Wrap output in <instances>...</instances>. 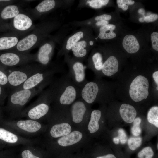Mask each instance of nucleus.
<instances>
[{"instance_id": "1", "label": "nucleus", "mask_w": 158, "mask_h": 158, "mask_svg": "<svg viewBox=\"0 0 158 158\" xmlns=\"http://www.w3.org/2000/svg\"><path fill=\"white\" fill-rule=\"evenodd\" d=\"M48 88L51 101L60 105H70L80 98L81 89L74 84L68 73L54 80Z\"/></svg>"}, {"instance_id": "2", "label": "nucleus", "mask_w": 158, "mask_h": 158, "mask_svg": "<svg viewBox=\"0 0 158 158\" xmlns=\"http://www.w3.org/2000/svg\"><path fill=\"white\" fill-rule=\"evenodd\" d=\"M61 70L57 67L50 69L47 68L31 76L22 85L12 90L30 89L40 86L45 87L50 85L54 80V75L61 72Z\"/></svg>"}, {"instance_id": "3", "label": "nucleus", "mask_w": 158, "mask_h": 158, "mask_svg": "<svg viewBox=\"0 0 158 158\" xmlns=\"http://www.w3.org/2000/svg\"><path fill=\"white\" fill-rule=\"evenodd\" d=\"M47 68L40 64L13 69L7 74L9 87L13 90L22 85L31 76Z\"/></svg>"}, {"instance_id": "4", "label": "nucleus", "mask_w": 158, "mask_h": 158, "mask_svg": "<svg viewBox=\"0 0 158 158\" xmlns=\"http://www.w3.org/2000/svg\"><path fill=\"white\" fill-rule=\"evenodd\" d=\"M45 87H36L30 89L12 90L9 97L10 106L13 111L22 108L32 97L40 93Z\"/></svg>"}, {"instance_id": "5", "label": "nucleus", "mask_w": 158, "mask_h": 158, "mask_svg": "<svg viewBox=\"0 0 158 158\" xmlns=\"http://www.w3.org/2000/svg\"><path fill=\"white\" fill-rule=\"evenodd\" d=\"M49 102H51V99L48 88L40 93L35 104L28 110V116L31 119L36 120L45 115L49 111Z\"/></svg>"}, {"instance_id": "6", "label": "nucleus", "mask_w": 158, "mask_h": 158, "mask_svg": "<svg viewBox=\"0 0 158 158\" xmlns=\"http://www.w3.org/2000/svg\"><path fill=\"white\" fill-rule=\"evenodd\" d=\"M149 87L147 79L143 76H138L130 85L129 94L131 98L137 102L146 99L149 95Z\"/></svg>"}, {"instance_id": "7", "label": "nucleus", "mask_w": 158, "mask_h": 158, "mask_svg": "<svg viewBox=\"0 0 158 158\" xmlns=\"http://www.w3.org/2000/svg\"><path fill=\"white\" fill-rule=\"evenodd\" d=\"M68 60V73L74 84L81 89L88 82L86 78L85 66L80 61L74 59Z\"/></svg>"}, {"instance_id": "8", "label": "nucleus", "mask_w": 158, "mask_h": 158, "mask_svg": "<svg viewBox=\"0 0 158 158\" xmlns=\"http://www.w3.org/2000/svg\"><path fill=\"white\" fill-rule=\"evenodd\" d=\"M34 58L32 56L14 52H8L0 55V61L3 65L13 67L25 63Z\"/></svg>"}, {"instance_id": "9", "label": "nucleus", "mask_w": 158, "mask_h": 158, "mask_svg": "<svg viewBox=\"0 0 158 158\" xmlns=\"http://www.w3.org/2000/svg\"><path fill=\"white\" fill-rule=\"evenodd\" d=\"M80 99L73 102L71 107L73 121L75 123L82 121L87 110L85 102L81 98Z\"/></svg>"}, {"instance_id": "10", "label": "nucleus", "mask_w": 158, "mask_h": 158, "mask_svg": "<svg viewBox=\"0 0 158 158\" xmlns=\"http://www.w3.org/2000/svg\"><path fill=\"white\" fill-rule=\"evenodd\" d=\"M118 65L116 58L111 56L103 63L101 72L106 76H111L118 71Z\"/></svg>"}, {"instance_id": "11", "label": "nucleus", "mask_w": 158, "mask_h": 158, "mask_svg": "<svg viewBox=\"0 0 158 158\" xmlns=\"http://www.w3.org/2000/svg\"><path fill=\"white\" fill-rule=\"evenodd\" d=\"M53 48L49 43H46L40 48L37 55V59L40 64L47 67L49 62Z\"/></svg>"}, {"instance_id": "12", "label": "nucleus", "mask_w": 158, "mask_h": 158, "mask_svg": "<svg viewBox=\"0 0 158 158\" xmlns=\"http://www.w3.org/2000/svg\"><path fill=\"white\" fill-rule=\"evenodd\" d=\"M82 136V134L80 132L74 131L59 138L57 140V142L61 146H68L79 142Z\"/></svg>"}, {"instance_id": "13", "label": "nucleus", "mask_w": 158, "mask_h": 158, "mask_svg": "<svg viewBox=\"0 0 158 158\" xmlns=\"http://www.w3.org/2000/svg\"><path fill=\"white\" fill-rule=\"evenodd\" d=\"M119 113L123 119L128 123L133 122L137 115L136 109L132 106L123 104L119 109Z\"/></svg>"}, {"instance_id": "14", "label": "nucleus", "mask_w": 158, "mask_h": 158, "mask_svg": "<svg viewBox=\"0 0 158 158\" xmlns=\"http://www.w3.org/2000/svg\"><path fill=\"white\" fill-rule=\"evenodd\" d=\"M13 26L16 29L24 31L28 30L32 26V21L27 15L19 13L13 19Z\"/></svg>"}, {"instance_id": "15", "label": "nucleus", "mask_w": 158, "mask_h": 158, "mask_svg": "<svg viewBox=\"0 0 158 158\" xmlns=\"http://www.w3.org/2000/svg\"><path fill=\"white\" fill-rule=\"evenodd\" d=\"M122 45L125 49L129 53H136L140 49L139 44L136 38L131 35H128L125 37Z\"/></svg>"}, {"instance_id": "16", "label": "nucleus", "mask_w": 158, "mask_h": 158, "mask_svg": "<svg viewBox=\"0 0 158 158\" xmlns=\"http://www.w3.org/2000/svg\"><path fill=\"white\" fill-rule=\"evenodd\" d=\"M37 40V37L35 35H29L18 42L16 45V49L21 52L27 51L35 44Z\"/></svg>"}, {"instance_id": "17", "label": "nucleus", "mask_w": 158, "mask_h": 158, "mask_svg": "<svg viewBox=\"0 0 158 158\" xmlns=\"http://www.w3.org/2000/svg\"><path fill=\"white\" fill-rule=\"evenodd\" d=\"M71 131V128L68 123H63L53 126L50 133L53 137L56 138L66 135L70 133Z\"/></svg>"}, {"instance_id": "18", "label": "nucleus", "mask_w": 158, "mask_h": 158, "mask_svg": "<svg viewBox=\"0 0 158 158\" xmlns=\"http://www.w3.org/2000/svg\"><path fill=\"white\" fill-rule=\"evenodd\" d=\"M17 125L21 129L29 133L36 132L41 127L39 123L31 120H20L18 121Z\"/></svg>"}, {"instance_id": "19", "label": "nucleus", "mask_w": 158, "mask_h": 158, "mask_svg": "<svg viewBox=\"0 0 158 158\" xmlns=\"http://www.w3.org/2000/svg\"><path fill=\"white\" fill-rule=\"evenodd\" d=\"M101 116V112L99 110L93 111L91 114L90 120L88 125V129L90 133L97 131L99 128L98 121Z\"/></svg>"}, {"instance_id": "20", "label": "nucleus", "mask_w": 158, "mask_h": 158, "mask_svg": "<svg viewBox=\"0 0 158 158\" xmlns=\"http://www.w3.org/2000/svg\"><path fill=\"white\" fill-rule=\"evenodd\" d=\"M87 42L85 40L78 41L72 47L71 49L74 56L78 58L84 57L87 55Z\"/></svg>"}, {"instance_id": "21", "label": "nucleus", "mask_w": 158, "mask_h": 158, "mask_svg": "<svg viewBox=\"0 0 158 158\" xmlns=\"http://www.w3.org/2000/svg\"><path fill=\"white\" fill-rule=\"evenodd\" d=\"M116 26L113 24H107L100 28L98 37L101 39H108L113 38L116 37V34L113 30Z\"/></svg>"}, {"instance_id": "22", "label": "nucleus", "mask_w": 158, "mask_h": 158, "mask_svg": "<svg viewBox=\"0 0 158 158\" xmlns=\"http://www.w3.org/2000/svg\"><path fill=\"white\" fill-rule=\"evenodd\" d=\"M18 7L15 5H10L6 6L2 11L1 16L4 19L14 18L19 14Z\"/></svg>"}, {"instance_id": "23", "label": "nucleus", "mask_w": 158, "mask_h": 158, "mask_svg": "<svg viewBox=\"0 0 158 158\" xmlns=\"http://www.w3.org/2000/svg\"><path fill=\"white\" fill-rule=\"evenodd\" d=\"M18 38L15 37H3L0 38V50L9 49L17 45Z\"/></svg>"}, {"instance_id": "24", "label": "nucleus", "mask_w": 158, "mask_h": 158, "mask_svg": "<svg viewBox=\"0 0 158 158\" xmlns=\"http://www.w3.org/2000/svg\"><path fill=\"white\" fill-rule=\"evenodd\" d=\"M0 139L9 143H14L17 141L18 138L13 133L0 128Z\"/></svg>"}, {"instance_id": "25", "label": "nucleus", "mask_w": 158, "mask_h": 158, "mask_svg": "<svg viewBox=\"0 0 158 158\" xmlns=\"http://www.w3.org/2000/svg\"><path fill=\"white\" fill-rule=\"evenodd\" d=\"M55 4L54 0H44L39 3L35 8L39 12H46L53 8L55 6Z\"/></svg>"}, {"instance_id": "26", "label": "nucleus", "mask_w": 158, "mask_h": 158, "mask_svg": "<svg viewBox=\"0 0 158 158\" xmlns=\"http://www.w3.org/2000/svg\"><path fill=\"white\" fill-rule=\"evenodd\" d=\"M147 119L150 123L158 127V106H154L150 109L148 112Z\"/></svg>"}, {"instance_id": "27", "label": "nucleus", "mask_w": 158, "mask_h": 158, "mask_svg": "<svg viewBox=\"0 0 158 158\" xmlns=\"http://www.w3.org/2000/svg\"><path fill=\"white\" fill-rule=\"evenodd\" d=\"M92 61L93 66V69L97 72L101 71L103 64V58L102 54L99 53L97 52L93 55Z\"/></svg>"}, {"instance_id": "28", "label": "nucleus", "mask_w": 158, "mask_h": 158, "mask_svg": "<svg viewBox=\"0 0 158 158\" xmlns=\"http://www.w3.org/2000/svg\"><path fill=\"white\" fill-rule=\"evenodd\" d=\"M83 32L82 31H79L70 37L67 42L66 46L67 50H71L73 46L83 38Z\"/></svg>"}, {"instance_id": "29", "label": "nucleus", "mask_w": 158, "mask_h": 158, "mask_svg": "<svg viewBox=\"0 0 158 158\" xmlns=\"http://www.w3.org/2000/svg\"><path fill=\"white\" fill-rule=\"evenodd\" d=\"M142 139L140 137L130 138L128 141V144L130 149L134 150L139 147L141 145Z\"/></svg>"}, {"instance_id": "30", "label": "nucleus", "mask_w": 158, "mask_h": 158, "mask_svg": "<svg viewBox=\"0 0 158 158\" xmlns=\"http://www.w3.org/2000/svg\"><path fill=\"white\" fill-rule=\"evenodd\" d=\"M133 126L131 129L132 134L135 136L139 135L141 132L140 125L141 122V119L140 117H137L134 120Z\"/></svg>"}, {"instance_id": "31", "label": "nucleus", "mask_w": 158, "mask_h": 158, "mask_svg": "<svg viewBox=\"0 0 158 158\" xmlns=\"http://www.w3.org/2000/svg\"><path fill=\"white\" fill-rule=\"evenodd\" d=\"M154 154L152 149L150 147H144L138 154L139 158H152Z\"/></svg>"}, {"instance_id": "32", "label": "nucleus", "mask_w": 158, "mask_h": 158, "mask_svg": "<svg viewBox=\"0 0 158 158\" xmlns=\"http://www.w3.org/2000/svg\"><path fill=\"white\" fill-rule=\"evenodd\" d=\"M109 1L108 0H92L87 2L90 6L95 8H99L107 4Z\"/></svg>"}, {"instance_id": "33", "label": "nucleus", "mask_w": 158, "mask_h": 158, "mask_svg": "<svg viewBox=\"0 0 158 158\" xmlns=\"http://www.w3.org/2000/svg\"><path fill=\"white\" fill-rule=\"evenodd\" d=\"M117 2L119 8L126 11L128 9L129 5L133 4L135 2L131 0H117Z\"/></svg>"}, {"instance_id": "34", "label": "nucleus", "mask_w": 158, "mask_h": 158, "mask_svg": "<svg viewBox=\"0 0 158 158\" xmlns=\"http://www.w3.org/2000/svg\"><path fill=\"white\" fill-rule=\"evenodd\" d=\"M0 85L2 86L9 87L7 74L0 69Z\"/></svg>"}, {"instance_id": "35", "label": "nucleus", "mask_w": 158, "mask_h": 158, "mask_svg": "<svg viewBox=\"0 0 158 158\" xmlns=\"http://www.w3.org/2000/svg\"><path fill=\"white\" fill-rule=\"evenodd\" d=\"M151 38L153 48L155 50L158 51V33L154 32L152 33Z\"/></svg>"}, {"instance_id": "36", "label": "nucleus", "mask_w": 158, "mask_h": 158, "mask_svg": "<svg viewBox=\"0 0 158 158\" xmlns=\"http://www.w3.org/2000/svg\"><path fill=\"white\" fill-rule=\"evenodd\" d=\"M118 138L121 143L125 144L127 140V137L125 131L122 129L120 128L118 131Z\"/></svg>"}, {"instance_id": "37", "label": "nucleus", "mask_w": 158, "mask_h": 158, "mask_svg": "<svg viewBox=\"0 0 158 158\" xmlns=\"http://www.w3.org/2000/svg\"><path fill=\"white\" fill-rule=\"evenodd\" d=\"M21 155L22 158H40L33 154L31 152L28 150L23 151Z\"/></svg>"}, {"instance_id": "38", "label": "nucleus", "mask_w": 158, "mask_h": 158, "mask_svg": "<svg viewBox=\"0 0 158 158\" xmlns=\"http://www.w3.org/2000/svg\"><path fill=\"white\" fill-rule=\"evenodd\" d=\"M158 18V15L155 14H151L149 16H145L144 19L145 21L147 22L154 21Z\"/></svg>"}, {"instance_id": "39", "label": "nucleus", "mask_w": 158, "mask_h": 158, "mask_svg": "<svg viewBox=\"0 0 158 158\" xmlns=\"http://www.w3.org/2000/svg\"><path fill=\"white\" fill-rule=\"evenodd\" d=\"M111 18V16L110 15L103 14L96 16L95 18V19L97 21L100 20L107 21L110 20Z\"/></svg>"}, {"instance_id": "40", "label": "nucleus", "mask_w": 158, "mask_h": 158, "mask_svg": "<svg viewBox=\"0 0 158 158\" xmlns=\"http://www.w3.org/2000/svg\"><path fill=\"white\" fill-rule=\"evenodd\" d=\"M108 22L107 21L100 20L97 21L96 23V25L97 26H104L108 24Z\"/></svg>"}, {"instance_id": "41", "label": "nucleus", "mask_w": 158, "mask_h": 158, "mask_svg": "<svg viewBox=\"0 0 158 158\" xmlns=\"http://www.w3.org/2000/svg\"><path fill=\"white\" fill-rule=\"evenodd\" d=\"M153 78L158 86V71L154 72L152 74Z\"/></svg>"}, {"instance_id": "42", "label": "nucleus", "mask_w": 158, "mask_h": 158, "mask_svg": "<svg viewBox=\"0 0 158 158\" xmlns=\"http://www.w3.org/2000/svg\"><path fill=\"white\" fill-rule=\"evenodd\" d=\"M96 158H116L114 155L112 154H108L105 155L99 156Z\"/></svg>"}, {"instance_id": "43", "label": "nucleus", "mask_w": 158, "mask_h": 158, "mask_svg": "<svg viewBox=\"0 0 158 158\" xmlns=\"http://www.w3.org/2000/svg\"><path fill=\"white\" fill-rule=\"evenodd\" d=\"M2 86L0 85V98H2L6 96L4 91L3 90Z\"/></svg>"}, {"instance_id": "44", "label": "nucleus", "mask_w": 158, "mask_h": 158, "mask_svg": "<svg viewBox=\"0 0 158 158\" xmlns=\"http://www.w3.org/2000/svg\"><path fill=\"white\" fill-rule=\"evenodd\" d=\"M114 142L116 144H118L119 142V139L118 137H115L113 139Z\"/></svg>"}, {"instance_id": "45", "label": "nucleus", "mask_w": 158, "mask_h": 158, "mask_svg": "<svg viewBox=\"0 0 158 158\" xmlns=\"http://www.w3.org/2000/svg\"><path fill=\"white\" fill-rule=\"evenodd\" d=\"M138 12L139 13L144 15L145 13V10L143 8H140L138 10Z\"/></svg>"}, {"instance_id": "46", "label": "nucleus", "mask_w": 158, "mask_h": 158, "mask_svg": "<svg viewBox=\"0 0 158 158\" xmlns=\"http://www.w3.org/2000/svg\"><path fill=\"white\" fill-rule=\"evenodd\" d=\"M139 21L141 22H143L145 21L144 18H140L139 19Z\"/></svg>"}, {"instance_id": "47", "label": "nucleus", "mask_w": 158, "mask_h": 158, "mask_svg": "<svg viewBox=\"0 0 158 158\" xmlns=\"http://www.w3.org/2000/svg\"><path fill=\"white\" fill-rule=\"evenodd\" d=\"M9 1V0H0V1Z\"/></svg>"}, {"instance_id": "48", "label": "nucleus", "mask_w": 158, "mask_h": 158, "mask_svg": "<svg viewBox=\"0 0 158 158\" xmlns=\"http://www.w3.org/2000/svg\"><path fill=\"white\" fill-rule=\"evenodd\" d=\"M158 86H157V87H156V89H157V90H158Z\"/></svg>"}, {"instance_id": "49", "label": "nucleus", "mask_w": 158, "mask_h": 158, "mask_svg": "<svg viewBox=\"0 0 158 158\" xmlns=\"http://www.w3.org/2000/svg\"><path fill=\"white\" fill-rule=\"evenodd\" d=\"M157 149H158V144H157Z\"/></svg>"}]
</instances>
